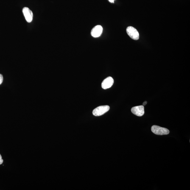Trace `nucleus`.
Here are the masks:
<instances>
[{
  "label": "nucleus",
  "mask_w": 190,
  "mask_h": 190,
  "mask_svg": "<svg viewBox=\"0 0 190 190\" xmlns=\"http://www.w3.org/2000/svg\"><path fill=\"white\" fill-rule=\"evenodd\" d=\"M3 160L2 159V157H1V154H0V164H1L3 163Z\"/></svg>",
  "instance_id": "1a4fd4ad"
},
{
  "label": "nucleus",
  "mask_w": 190,
  "mask_h": 190,
  "mask_svg": "<svg viewBox=\"0 0 190 190\" xmlns=\"http://www.w3.org/2000/svg\"><path fill=\"white\" fill-rule=\"evenodd\" d=\"M110 107L108 105L101 106L94 109L93 114L95 116H102L109 110Z\"/></svg>",
  "instance_id": "f257e3e1"
},
{
  "label": "nucleus",
  "mask_w": 190,
  "mask_h": 190,
  "mask_svg": "<svg viewBox=\"0 0 190 190\" xmlns=\"http://www.w3.org/2000/svg\"><path fill=\"white\" fill-rule=\"evenodd\" d=\"M23 12L26 21L28 23L32 22L33 20V13L29 8L24 7L23 9Z\"/></svg>",
  "instance_id": "20e7f679"
},
{
  "label": "nucleus",
  "mask_w": 190,
  "mask_h": 190,
  "mask_svg": "<svg viewBox=\"0 0 190 190\" xmlns=\"http://www.w3.org/2000/svg\"><path fill=\"white\" fill-rule=\"evenodd\" d=\"M3 80V76L2 75L0 74V85L2 84Z\"/></svg>",
  "instance_id": "6e6552de"
},
{
  "label": "nucleus",
  "mask_w": 190,
  "mask_h": 190,
  "mask_svg": "<svg viewBox=\"0 0 190 190\" xmlns=\"http://www.w3.org/2000/svg\"><path fill=\"white\" fill-rule=\"evenodd\" d=\"M151 130L153 133L158 135H168L170 132L168 129L157 125L152 126Z\"/></svg>",
  "instance_id": "f03ea898"
},
{
  "label": "nucleus",
  "mask_w": 190,
  "mask_h": 190,
  "mask_svg": "<svg viewBox=\"0 0 190 190\" xmlns=\"http://www.w3.org/2000/svg\"><path fill=\"white\" fill-rule=\"evenodd\" d=\"M132 113L137 116L141 117L144 114V108L143 105L132 107L131 110Z\"/></svg>",
  "instance_id": "39448f33"
},
{
  "label": "nucleus",
  "mask_w": 190,
  "mask_h": 190,
  "mask_svg": "<svg viewBox=\"0 0 190 190\" xmlns=\"http://www.w3.org/2000/svg\"><path fill=\"white\" fill-rule=\"evenodd\" d=\"M114 83V80L111 77H108L106 78L102 82V87L103 89L106 90L111 88Z\"/></svg>",
  "instance_id": "423d86ee"
},
{
  "label": "nucleus",
  "mask_w": 190,
  "mask_h": 190,
  "mask_svg": "<svg viewBox=\"0 0 190 190\" xmlns=\"http://www.w3.org/2000/svg\"><path fill=\"white\" fill-rule=\"evenodd\" d=\"M102 30L103 28L102 26L100 25L96 26L92 30L91 35L95 38L99 37L102 34Z\"/></svg>",
  "instance_id": "0eeeda50"
},
{
  "label": "nucleus",
  "mask_w": 190,
  "mask_h": 190,
  "mask_svg": "<svg viewBox=\"0 0 190 190\" xmlns=\"http://www.w3.org/2000/svg\"><path fill=\"white\" fill-rule=\"evenodd\" d=\"M109 1H110V2L112 3H114V1L115 0H108Z\"/></svg>",
  "instance_id": "9b49d317"
},
{
  "label": "nucleus",
  "mask_w": 190,
  "mask_h": 190,
  "mask_svg": "<svg viewBox=\"0 0 190 190\" xmlns=\"http://www.w3.org/2000/svg\"><path fill=\"white\" fill-rule=\"evenodd\" d=\"M127 32L129 36L132 39L135 40H139V32L135 28L131 26H128L127 29Z\"/></svg>",
  "instance_id": "7ed1b4c3"
},
{
  "label": "nucleus",
  "mask_w": 190,
  "mask_h": 190,
  "mask_svg": "<svg viewBox=\"0 0 190 190\" xmlns=\"http://www.w3.org/2000/svg\"><path fill=\"white\" fill-rule=\"evenodd\" d=\"M147 103V102H146V101H145V102H144L143 103V106H145L146 105V104Z\"/></svg>",
  "instance_id": "9d476101"
}]
</instances>
